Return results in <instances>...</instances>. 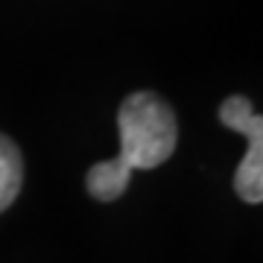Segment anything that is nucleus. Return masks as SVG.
<instances>
[{"instance_id": "nucleus-2", "label": "nucleus", "mask_w": 263, "mask_h": 263, "mask_svg": "<svg viewBox=\"0 0 263 263\" xmlns=\"http://www.w3.org/2000/svg\"><path fill=\"white\" fill-rule=\"evenodd\" d=\"M219 120H222V126L243 132L249 138L246 158L240 161V167L234 173V190L243 202L260 205L263 202V117L254 111L246 97L234 94L228 100H222Z\"/></svg>"}, {"instance_id": "nucleus-3", "label": "nucleus", "mask_w": 263, "mask_h": 263, "mask_svg": "<svg viewBox=\"0 0 263 263\" xmlns=\"http://www.w3.org/2000/svg\"><path fill=\"white\" fill-rule=\"evenodd\" d=\"M24 184V158L12 138L0 135V214L18 199Z\"/></svg>"}, {"instance_id": "nucleus-1", "label": "nucleus", "mask_w": 263, "mask_h": 263, "mask_svg": "<svg viewBox=\"0 0 263 263\" xmlns=\"http://www.w3.org/2000/svg\"><path fill=\"white\" fill-rule=\"evenodd\" d=\"M120 152L111 161H100L88 170L85 187L97 202H114L126 193L135 170H155L176 152L179 123L158 94L138 91L123 100L117 111Z\"/></svg>"}]
</instances>
